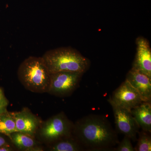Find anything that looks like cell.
<instances>
[{
  "mask_svg": "<svg viewBox=\"0 0 151 151\" xmlns=\"http://www.w3.org/2000/svg\"><path fill=\"white\" fill-rule=\"evenodd\" d=\"M126 79L139 92L145 102H151V78L131 69Z\"/></svg>",
  "mask_w": 151,
  "mask_h": 151,
  "instance_id": "10",
  "label": "cell"
},
{
  "mask_svg": "<svg viewBox=\"0 0 151 151\" xmlns=\"http://www.w3.org/2000/svg\"><path fill=\"white\" fill-rule=\"evenodd\" d=\"M50 75L42 57L27 58L17 70L18 78L24 87L30 92L40 94L48 92Z\"/></svg>",
  "mask_w": 151,
  "mask_h": 151,
  "instance_id": "3",
  "label": "cell"
},
{
  "mask_svg": "<svg viewBox=\"0 0 151 151\" xmlns=\"http://www.w3.org/2000/svg\"><path fill=\"white\" fill-rule=\"evenodd\" d=\"M45 151H84L80 143L73 134L62 138L52 144L45 146Z\"/></svg>",
  "mask_w": 151,
  "mask_h": 151,
  "instance_id": "12",
  "label": "cell"
},
{
  "mask_svg": "<svg viewBox=\"0 0 151 151\" xmlns=\"http://www.w3.org/2000/svg\"><path fill=\"white\" fill-rule=\"evenodd\" d=\"M42 58L50 73L61 71L84 73L90 66L88 58L70 47H60L48 50Z\"/></svg>",
  "mask_w": 151,
  "mask_h": 151,
  "instance_id": "2",
  "label": "cell"
},
{
  "mask_svg": "<svg viewBox=\"0 0 151 151\" xmlns=\"http://www.w3.org/2000/svg\"><path fill=\"white\" fill-rule=\"evenodd\" d=\"M108 101L112 108L117 132L136 142L140 127L132 116L131 111L116 105L109 98Z\"/></svg>",
  "mask_w": 151,
  "mask_h": 151,
  "instance_id": "6",
  "label": "cell"
},
{
  "mask_svg": "<svg viewBox=\"0 0 151 151\" xmlns=\"http://www.w3.org/2000/svg\"><path fill=\"white\" fill-rule=\"evenodd\" d=\"M9 104V102L6 97L4 88L0 86V114L8 111Z\"/></svg>",
  "mask_w": 151,
  "mask_h": 151,
  "instance_id": "17",
  "label": "cell"
},
{
  "mask_svg": "<svg viewBox=\"0 0 151 151\" xmlns=\"http://www.w3.org/2000/svg\"><path fill=\"white\" fill-rule=\"evenodd\" d=\"M150 132L142 130L138 132L139 138L134 147L135 151H151V137Z\"/></svg>",
  "mask_w": 151,
  "mask_h": 151,
  "instance_id": "15",
  "label": "cell"
},
{
  "mask_svg": "<svg viewBox=\"0 0 151 151\" xmlns=\"http://www.w3.org/2000/svg\"><path fill=\"white\" fill-rule=\"evenodd\" d=\"M137 53L132 69L151 78V50L148 41L142 37L137 38Z\"/></svg>",
  "mask_w": 151,
  "mask_h": 151,
  "instance_id": "8",
  "label": "cell"
},
{
  "mask_svg": "<svg viewBox=\"0 0 151 151\" xmlns=\"http://www.w3.org/2000/svg\"><path fill=\"white\" fill-rule=\"evenodd\" d=\"M17 132L13 112L7 111L0 114V133L8 137Z\"/></svg>",
  "mask_w": 151,
  "mask_h": 151,
  "instance_id": "14",
  "label": "cell"
},
{
  "mask_svg": "<svg viewBox=\"0 0 151 151\" xmlns=\"http://www.w3.org/2000/svg\"><path fill=\"white\" fill-rule=\"evenodd\" d=\"M73 134L85 150L114 151L119 142L117 132L103 115L90 114L78 119Z\"/></svg>",
  "mask_w": 151,
  "mask_h": 151,
  "instance_id": "1",
  "label": "cell"
},
{
  "mask_svg": "<svg viewBox=\"0 0 151 151\" xmlns=\"http://www.w3.org/2000/svg\"><path fill=\"white\" fill-rule=\"evenodd\" d=\"M151 102H143L131 110L135 121L144 131L151 132Z\"/></svg>",
  "mask_w": 151,
  "mask_h": 151,
  "instance_id": "11",
  "label": "cell"
},
{
  "mask_svg": "<svg viewBox=\"0 0 151 151\" xmlns=\"http://www.w3.org/2000/svg\"><path fill=\"white\" fill-rule=\"evenodd\" d=\"M109 99L116 105L129 111L145 102L140 94L126 79L113 92Z\"/></svg>",
  "mask_w": 151,
  "mask_h": 151,
  "instance_id": "7",
  "label": "cell"
},
{
  "mask_svg": "<svg viewBox=\"0 0 151 151\" xmlns=\"http://www.w3.org/2000/svg\"><path fill=\"white\" fill-rule=\"evenodd\" d=\"M131 138L125 136L124 139L121 142H119L114 151H135L134 147L132 145Z\"/></svg>",
  "mask_w": 151,
  "mask_h": 151,
  "instance_id": "16",
  "label": "cell"
},
{
  "mask_svg": "<svg viewBox=\"0 0 151 151\" xmlns=\"http://www.w3.org/2000/svg\"><path fill=\"white\" fill-rule=\"evenodd\" d=\"M74 123L63 112L42 121L37 131L35 139L44 145L73 134Z\"/></svg>",
  "mask_w": 151,
  "mask_h": 151,
  "instance_id": "4",
  "label": "cell"
},
{
  "mask_svg": "<svg viewBox=\"0 0 151 151\" xmlns=\"http://www.w3.org/2000/svg\"><path fill=\"white\" fill-rule=\"evenodd\" d=\"M13 113L17 132L35 138L36 133L42 120L25 107L21 111Z\"/></svg>",
  "mask_w": 151,
  "mask_h": 151,
  "instance_id": "9",
  "label": "cell"
},
{
  "mask_svg": "<svg viewBox=\"0 0 151 151\" xmlns=\"http://www.w3.org/2000/svg\"><path fill=\"white\" fill-rule=\"evenodd\" d=\"M83 73L61 71L50 73L48 94L60 97L70 96L79 86Z\"/></svg>",
  "mask_w": 151,
  "mask_h": 151,
  "instance_id": "5",
  "label": "cell"
},
{
  "mask_svg": "<svg viewBox=\"0 0 151 151\" xmlns=\"http://www.w3.org/2000/svg\"><path fill=\"white\" fill-rule=\"evenodd\" d=\"M9 138L17 150L30 151L33 147L42 144L35 138L19 132L12 133Z\"/></svg>",
  "mask_w": 151,
  "mask_h": 151,
  "instance_id": "13",
  "label": "cell"
},
{
  "mask_svg": "<svg viewBox=\"0 0 151 151\" xmlns=\"http://www.w3.org/2000/svg\"><path fill=\"white\" fill-rule=\"evenodd\" d=\"M12 143L7 136L0 133V147Z\"/></svg>",
  "mask_w": 151,
  "mask_h": 151,
  "instance_id": "18",
  "label": "cell"
}]
</instances>
